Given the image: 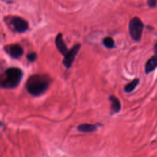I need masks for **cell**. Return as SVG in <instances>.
<instances>
[{"mask_svg": "<svg viewBox=\"0 0 157 157\" xmlns=\"http://www.w3.org/2000/svg\"><path fill=\"white\" fill-rule=\"evenodd\" d=\"M51 82L50 78L45 74H37L28 78L26 88L29 93L33 96H40L48 88Z\"/></svg>", "mask_w": 157, "mask_h": 157, "instance_id": "6da1fadb", "label": "cell"}, {"mask_svg": "<svg viewBox=\"0 0 157 157\" xmlns=\"http://www.w3.org/2000/svg\"><path fill=\"white\" fill-rule=\"evenodd\" d=\"M23 77L22 71L18 67H10L6 70L4 75L0 77V87L14 88L20 83Z\"/></svg>", "mask_w": 157, "mask_h": 157, "instance_id": "7a4b0ae2", "label": "cell"}, {"mask_svg": "<svg viewBox=\"0 0 157 157\" xmlns=\"http://www.w3.org/2000/svg\"><path fill=\"white\" fill-rule=\"evenodd\" d=\"M144 25L141 20L135 17L129 23V32L131 38L135 41H139L141 39Z\"/></svg>", "mask_w": 157, "mask_h": 157, "instance_id": "3957f363", "label": "cell"}, {"mask_svg": "<svg viewBox=\"0 0 157 157\" xmlns=\"http://www.w3.org/2000/svg\"><path fill=\"white\" fill-rule=\"evenodd\" d=\"M80 47L81 45L80 44H77L70 50H68V52L64 55L63 63L66 68H70L71 67L75 56L80 48Z\"/></svg>", "mask_w": 157, "mask_h": 157, "instance_id": "277c9868", "label": "cell"}, {"mask_svg": "<svg viewBox=\"0 0 157 157\" xmlns=\"http://www.w3.org/2000/svg\"><path fill=\"white\" fill-rule=\"evenodd\" d=\"M10 23L12 25L15 31L18 33H24L28 29V23L23 18L19 17H13L10 20Z\"/></svg>", "mask_w": 157, "mask_h": 157, "instance_id": "5b68a950", "label": "cell"}, {"mask_svg": "<svg viewBox=\"0 0 157 157\" xmlns=\"http://www.w3.org/2000/svg\"><path fill=\"white\" fill-rule=\"evenodd\" d=\"M6 50L12 58L16 59L20 58L23 53L22 47L18 44H12L9 45Z\"/></svg>", "mask_w": 157, "mask_h": 157, "instance_id": "8992f818", "label": "cell"}, {"mask_svg": "<svg viewBox=\"0 0 157 157\" xmlns=\"http://www.w3.org/2000/svg\"><path fill=\"white\" fill-rule=\"evenodd\" d=\"M55 45L58 50V51L64 56L66 54V53L68 52V49L67 48V46L66 44L64 43L62 34L61 33L58 34L55 39Z\"/></svg>", "mask_w": 157, "mask_h": 157, "instance_id": "52a82bcc", "label": "cell"}, {"mask_svg": "<svg viewBox=\"0 0 157 157\" xmlns=\"http://www.w3.org/2000/svg\"><path fill=\"white\" fill-rule=\"evenodd\" d=\"M157 67V56L154 55L151 57L146 63L145 72L147 74L151 72Z\"/></svg>", "mask_w": 157, "mask_h": 157, "instance_id": "ba28073f", "label": "cell"}, {"mask_svg": "<svg viewBox=\"0 0 157 157\" xmlns=\"http://www.w3.org/2000/svg\"><path fill=\"white\" fill-rule=\"evenodd\" d=\"M109 100L111 102V113L112 114L117 113L121 109V104L119 99L115 96L112 95L109 97Z\"/></svg>", "mask_w": 157, "mask_h": 157, "instance_id": "9c48e42d", "label": "cell"}, {"mask_svg": "<svg viewBox=\"0 0 157 157\" xmlns=\"http://www.w3.org/2000/svg\"><path fill=\"white\" fill-rule=\"evenodd\" d=\"M77 129L81 132H92L97 129V126L94 124L83 123L78 126Z\"/></svg>", "mask_w": 157, "mask_h": 157, "instance_id": "30bf717a", "label": "cell"}, {"mask_svg": "<svg viewBox=\"0 0 157 157\" xmlns=\"http://www.w3.org/2000/svg\"><path fill=\"white\" fill-rule=\"evenodd\" d=\"M139 83V78H135L130 83H128L125 85L124 90L126 93H130L132 92L137 86V85Z\"/></svg>", "mask_w": 157, "mask_h": 157, "instance_id": "8fae6325", "label": "cell"}, {"mask_svg": "<svg viewBox=\"0 0 157 157\" xmlns=\"http://www.w3.org/2000/svg\"><path fill=\"white\" fill-rule=\"evenodd\" d=\"M104 45L108 48H112L115 47V42L111 37H106L103 39Z\"/></svg>", "mask_w": 157, "mask_h": 157, "instance_id": "7c38bea8", "label": "cell"}, {"mask_svg": "<svg viewBox=\"0 0 157 157\" xmlns=\"http://www.w3.org/2000/svg\"><path fill=\"white\" fill-rule=\"evenodd\" d=\"M37 54L35 53V52H33V53H31L29 54H28L27 55V59L28 61H31V62H33V61H35L37 59Z\"/></svg>", "mask_w": 157, "mask_h": 157, "instance_id": "4fadbf2b", "label": "cell"}, {"mask_svg": "<svg viewBox=\"0 0 157 157\" xmlns=\"http://www.w3.org/2000/svg\"><path fill=\"white\" fill-rule=\"evenodd\" d=\"M157 0H148V4L150 7H155L156 5Z\"/></svg>", "mask_w": 157, "mask_h": 157, "instance_id": "5bb4252c", "label": "cell"}, {"mask_svg": "<svg viewBox=\"0 0 157 157\" xmlns=\"http://www.w3.org/2000/svg\"><path fill=\"white\" fill-rule=\"evenodd\" d=\"M154 50H155V52L156 53V55L157 56V43L155 44V45L154 47Z\"/></svg>", "mask_w": 157, "mask_h": 157, "instance_id": "9a60e30c", "label": "cell"}]
</instances>
